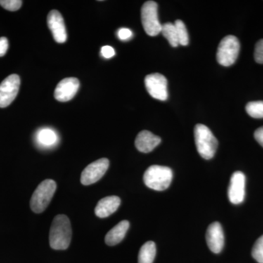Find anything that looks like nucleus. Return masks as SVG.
<instances>
[{
    "label": "nucleus",
    "mask_w": 263,
    "mask_h": 263,
    "mask_svg": "<svg viewBox=\"0 0 263 263\" xmlns=\"http://www.w3.org/2000/svg\"><path fill=\"white\" fill-rule=\"evenodd\" d=\"M57 190V183L51 179H46L38 185L33 193L30 200V207L32 212L41 214L44 212L50 202Z\"/></svg>",
    "instance_id": "nucleus-4"
},
{
    "label": "nucleus",
    "mask_w": 263,
    "mask_h": 263,
    "mask_svg": "<svg viewBox=\"0 0 263 263\" xmlns=\"http://www.w3.org/2000/svg\"><path fill=\"white\" fill-rule=\"evenodd\" d=\"M161 33H162L164 37L168 41L172 47H177L179 46V40H178L177 32H176L174 24L166 23L162 25Z\"/></svg>",
    "instance_id": "nucleus-19"
},
{
    "label": "nucleus",
    "mask_w": 263,
    "mask_h": 263,
    "mask_svg": "<svg viewBox=\"0 0 263 263\" xmlns=\"http://www.w3.org/2000/svg\"><path fill=\"white\" fill-rule=\"evenodd\" d=\"M194 135L197 152L205 160L212 159L218 146L217 139L212 132L206 126L198 124L195 126Z\"/></svg>",
    "instance_id": "nucleus-2"
},
{
    "label": "nucleus",
    "mask_w": 263,
    "mask_h": 263,
    "mask_svg": "<svg viewBox=\"0 0 263 263\" xmlns=\"http://www.w3.org/2000/svg\"><path fill=\"white\" fill-rule=\"evenodd\" d=\"M121 204V199L117 196L104 197L98 202L95 209V214L100 218H106L117 212Z\"/></svg>",
    "instance_id": "nucleus-15"
},
{
    "label": "nucleus",
    "mask_w": 263,
    "mask_h": 263,
    "mask_svg": "<svg viewBox=\"0 0 263 263\" xmlns=\"http://www.w3.org/2000/svg\"><path fill=\"white\" fill-rule=\"evenodd\" d=\"M246 110L251 117L263 119V101L250 102L246 106Z\"/></svg>",
    "instance_id": "nucleus-20"
},
{
    "label": "nucleus",
    "mask_w": 263,
    "mask_h": 263,
    "mask_svg": "<svg viewBox=\"0 0 263 263\" xmlns=\"http://www.w3.org/2000/svg\"><path fill=\"white\" fill-rule=\"evenodd\" d=\"M245 175L240 171H236L232 175L228 188V198L233 204H240L245 198Z\"/></svg>",
    "instance_id": "nucleus-10"
},
{
    "label": "nucleus",
    "mask_w": 263,
    "mask_h": 263,
    "mask_svg": "<svg viewBox=\"0 0 263 263\" xmlns=\"http://www.w3.org/2000/svg\"><path fill=\"white\" fill-rule=\"evenodd\" d=\"M8 41L6 37H0V57L5 56L8 49Z\"/></svg>",
    "instance_id": "nucleus-27"
},
{
    "label": "nucleus",
    "mask_w": 263,
    "mask_h": 263,
    "mask_svg": "<svg viewBox=\"0 0 263 263\" xmlns=\"http://www.w3.org/2000/svg\"><path fill=\"white\" fill-rule=\"evenodd\" d=\"M101 53L103 57L106 59L112 58L115 56V51L111 46H105L101 48Z\"/></svg>",
    "instance_id": "nucleus-26"
},
{
    "label": "nucleus",
    "mask_w": 263,
    "mask_h": 263,
    "mask_svg": "<svg viewBox=\"0 0 263 263\" xmlns=\"http://www.w3.org/2000/svg\"><path fill=\"white\" fill-rule=\"evenodd\" d=\"M129 222L127 220L120 221L119 224L114 227L105 235V241L107 245L115 246L120 243L124 237L127 230H129Z\"/></svg>",
    "instance_id": "nucleus-16"
},
{
    "label": "nucleus",
    "mask_w": 263,
    "mask_h": 263,
    "mask_svg": "<svg viewBox=\"0 0 263 263\" xmlns=\"http://www.w3.org/2000/svg\"><path fill=\"white\" fill-rule=\"evenodd\" d=\"M173 179L172 170L160 165L150 166L143 175V181L148 188L156 191H164L171 185Z\"/></svg>",
    "instance_id": "nucleus-3"
},
{
    "label": "nucleus",
    "mask_w": 263,
    "mask_h": 263,
    "mask_svg": "<svg viewBox=\"0 0 263 263\" xmlns=\"http://www.w3.org/2000/svg\"><path fill=\"white\" fill-rule=\"evenodd\" d=\"M109 164L110 162L106 158L100 159L89 164L81 174V183L85 186H88L98 182L108 171Z\"/></svg>",
    "instance_id": "nucleus-9"
},
{
    "label": "nucleus",
    "mask_w": 263,
    "mask_h": 263,
    "mask_svg": "<svg viewBox=\"0 0 263 263\" xmlns=\"http://www.w3.org/2000/svg\"><path fill=\"white\" fill-rule=\"evenodd\" d=\"M20 77L13 74L0 84V108H6L16 98L20 87Z\"/></svg>",
    "instance_id": "nucleus-7"
},
{
    "label": "nucleus",
    "mask_w": 263,
    "mask_h": 263,
    "mask_svg": "<svg viewBox=\"0 0 263 263\" xmlns=\"http://www.w3.org/2000/svg\"><path fill=\"white\" fill-rule=\"evenodd\" d=\"M206 241L208 247L212 252L220 253L224 243V233L220 223L216 221L209 226L206 232Z\"/></svg>",
    "instance_id": "nucleus-13"
},
{
    "label": "nucleus",
    "mask_w": 263,
    "mask_h": 263,
    "mask_svg": "<svg viewBox=\"0 0 263 263\" xmlns=\"http://www.w3.org/2000/svg\"><path fill=\"white\" fill-rule=\"evenodd\" d=\"M157 248L155 242L148 241L142 246L138 254V263H153Z\"/></svg>",
    "instance_id": "nucleus-18"
},
{
    "label": "nucleus",
    "mask_w": 263,
    "mask_h": 263,
    "mask_svg": "<svg viewBox=\"0 0 263 263\" xmlns=\"http://www.w3.org/2000/svg\"><path fill=\"white\" fill-rule=\"evenodd\" d=\"M161 143V138L149 131L143 130L136 137L135 144L137 149L143 153H149Z\"/></svg>",
    "instance_id": "nucleus-14"
},
{
    "label": "nucleus",
    "mask_w": 263,
    "mask_h": 263,
    "mask_svg": "<svg viewBox=\"0 0 263 263\" xmlns=\"http://www.w3.org/2000/svg\"><path fill=\"white\" fill-rule=\"evenodd\" d=\"M240 43L233 35L226 36L221 40L216 53V60L221 65L230 67L235 63L240 51Z\"/></svg>",
    "instance_id": "nucleus-5"
},
{
    "label": "nucleus",
    "mask_w": 263,
    "mask_h": 263,
    "mask_svg": "<svg viewBox=\"0 0 263 263\" xmlns=\"http://www.w3.org/2000/svg\"><path fill=\"white\" fill-rule=\"evenodd\" d=\"M252 255L257 262L263 263V235L254 243Z\"/></svg>",
    "instance_id": "nucleus-22"
},
{
    "label": "nucleus",
    "mask_w": 263,
    "mask_h": 263,
    "mask_svg": "<svg viewBox=\"0 0 263 263\" xmlns=\"http://www.w3.org/2000/svg\"><path fill=\"white\" fill-rule=\"evenodd\" d=\"M72 228L70 219L64 214L55 216L49 233L50 246L55 250H65L70 245Z\"/></svg>",
    "instance_id": "nucleus-1"
},
{
    "label": "nucleus",
    "mask_w": 263,
    "mask_h": 263,
    "mask_svg": "<svg viewBox=\"0 0 263 263\" xmlns=\"http://www.w3.org/2000/svg\"><path fill=\"white\" fill-rule=\"evenodd\" d=\"M0 5L10 11H16L22 5L21 0H0Z\"/></svg>",
    "instance_id": "nucleus-23"
},
{
    "label": "nucleus",
    "mask_w": 263,
    "mask_h": 263,
    "mask_svg": "<svg viewBox=\"0 0 263 263\" xmlns=\"http://www.w3.org/2000/svg\"><path fill=\"white\" fill-rule=\"evenodd\" d=\"M145 85L151 96L161 101H165L168 98L167 81L160 73L150 74L145 79Z\"/></svg>",
    "instance_id": "nucleus-8"
},
{
    "label": "nucleus",
    "mask_w": 263,
    "mask_h": 263,
    "mask_svg": "<svg viewBox=\"0 0 263 263\" xmlns=\"http://www.w3.org/2000/svg\"><path fill=\"white\" fill-rule=\"evenodd\" d=\"M47 22L48 27L53 34L55 41L59 43H64L67 41V32L61 13L57 10H53L48 13Z\"/></svg>",
    "instance_id": "nucleus-12"
},
{
    "label": "nucleus",
    "mask_w": 263,
    "mask_h": 263,
    "mask_svg": "<svg viewBox=\"0 0 263 263\" xmlns=\"http://www.w3.org/2000/svg\"><path fill=\"white\" fill-rule=\"evenodd\" d=\"M141 20L147 34L152 37L158 35L162 30V24L158 18V6L154 1L143 4L141 9Z\"/></svg>",
    "instance_id": "nucleus-6"
},
{
    "label": "nucleus",
    "mask_w": 263,
    "mask_h": 263,
    "mask_svg": "<svg viewBox=\"0 0 263 263\" xmlns=\"http://www.w3.org/2000/svg\"><path fill=\"white\" fill-rule=\"evenodd\" d=\"M254 60L259 64H263V39L259 41L254 50Z\"/></svg>",
    "instance_id": "nucleus-24"
},
{
    "label": "nucleus",
    "mask_w": 263,
    "mask_h": 263,
    "mask_svg": "<svg viewBox=\"0 0 263 263\" xmlns=\"http://www.w3.org/2000/svg\"><path fill=\"white\" fill-rule=\"evenodd\" d=\"M80 82L76 78H67L60 81L54 91V98L60 102L72 100L77 93Z\"/></svg>",
    "instance_id": "nucleus-11"
},
{
    "label": "nucleus",
    "mask_w": 263,
    "mask_h": 263,
    "mask_svg": "<svg viewBox=\"0 0 263 263\" xmlns=\"http://www.w3.org/2000/svg\"><path fill=\"white\" fill-rule=\"evenodd\" d=\"M254 138L263 147V127L258 128L254 132Z\"/></svg>",
    "instance_id": "nucleus-28"
},
{
    "label": "nucleus",
    "mask_w": 263,
    "mask_h": 263,
    "mask_svg": "<svg viewBox=\"0 0 263 263\" xmlns=\"http://www.w3.org/2000/svg\"><path fill=\"white\" fill-rule=\"evenodd\" d=\"M177 32L178 40L179 45L181 46H187L189 43V35L187 29L186 28L184 23L181 20L176 21L174 24Z\"/></svg>",
    "instance_id": "nucleus-21"
},
{
    "label": "nucleus",
    "mask_w": 263,
    "mask_h": 263,
    "mask_svg": "<svg viewBox=\"0 0 263 263\" xmlns=\"http://www.w3.org/2000/svg\"><path fill=\"white\" fill-rule=\"evenodd\" d=\"M36 139L41 146L51 147L57 144L58 142V136L53 129L50 128H43L37 132Z\"/></svg>",
    "instance_id": "nucleus-17"
},
{
    "label": "nucleus",
    "mask_w": 263,
    "mask_h": 263,
    "mask_svg": "<svg viewBox=\"0 0 263 263\" xmlns=\"http://www.w3.org/2000/svg\"><path fill=\"white\" fill-rule=\"evenodd\" d=\"M117 35L119 39L122 41H127L133 37V32L130 29L127 28H122L119 29L117 32Z\"/></svg>",
    "instance_id": "nucleus-25"
}]
</instances>
